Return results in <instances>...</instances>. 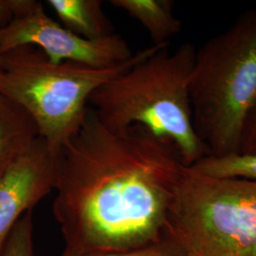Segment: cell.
Wrapping results in <instances>:
<instances>
[{
    "label": "cell",
    "instance_id": "6da1fadb",
    "mask_svg": "<svg viewBox=\"0 0 256 256\" xmlns=\"http://www.w3.org/2000/svg\"><path fill=\"white\" fill-rule=\"evenodd\" d=\"M184 167L170 142L138 126L108 128L88 108L58 153L52 210L62 256L162 241Z\"/></svg>",
    "mask_w": 256,
    "mask_h": 256
},
{
    "label": "cell",
    "instance_id": "7a4b0ae2",
    "mask_svg": "<svg viewBox=\"0 0 256 256\" xmlns=\"http://www.w3.org/2000/svg\"><path fill=\"white\" fill-rule=\"evenodd\" d=\"M196 50L184 43L148 55L93 92L88 101L108 128H146L174 146L185 166L210 155L192 122L189 82Z\"/></svg>",
    "mask_w": 256,
    "mask_h": 256
},
{
    "label": "cell",
    "instance_id": "3957f363",
    "mask_svg": "<svg viewBox=\"0 0 256 256\" xmlns=\"http://www.w3.org/2000/svg\"><path fill=\"white\" fill-rule=\"evenodd\" d=\"M189 92L194 128L209 156L239 153L256 104V10L196 52Z\"/></svg>",
    "mask_w": 256,
    "mask_h": 256
},
{
    "label": "cell",
    "instance_id": "277c9868",
    "mask_svg": "<svg viewBox=\"0 0 256 256\" xmlns=\"http://www.w3.org/2000/svg\"><path fill=\"white\" fill-rule=\"evenodd\" d=\"M168 45H152L126 62L106 68L54 63L36 46H18L3 54L0 93L27 110L36 122L40 137L58 154L81 128L93 92Z\"/></svg>",
    "mask_w": 256,
    "mask_h": 256
},
{
    "label": "cell",
    "instance_id": "5b68a950",
    "mask_svg": "<svg viewBox=\"0 0 256 256\" xmlns=\"http://www.w3.org/2000/svg\"><path fill=\"white\" fill-rule=\"evenodd\" d=\"M165 238L186 256H256V182L210 178L185 166Z\"/></svg>",
    "mask_w": 256,
    "mask_h": 256
},
{
    "label": "cell",
    "instance_id": "8992f818",
    "mask_svg": "<svg viewBox=\"0 0 256 256\" xmlns=\"http://www.w3.org/2000/svg\"><path fill=\"white\" fill-rule=\"evenodd\" d=\"M23 46H36L54 63L70 62L96 68L117 66L134 55L118 34L100 40L76 36L50 18L39 1L26 14L0 28L2 54Z\"/></svg>",
    "mask_w": 256,
    "mask_h": 256
},
{
    "label": "cell",
    "instance_id": "52a82bcc",
    "mask_svg": "<svg viewBox=\"0 0 256 256\" xmlns=\"http://www.w3.org/2000/svg\"><path fill=\"white\" fill-rule=\"evenodd\" d=\"M57 165L58 154L39 137L0 174V250L19 218L54 191Z\"/></svg>",
    "mask_w": 256,
    "mask_h": 256
},
{
    "label": "cell",
    "instance_id": "ba28073f",
    "mask_svg": "<svg viewBox=\"0 0 256 256\" xmlns=\"http://www.w3.org/2000/svg\"><path fill=\"white\" fill-rule=\"evenodd\" d=\"M39 137L36 122L27 110L0 93V174Z\"/></svg>",
    "mask_w": 256,
    "mask_h": 256
},
{
    "label": "cell",
    "instance_id": "9c48e42d",
    "mask_svg": "<svg viewBox=\"0 0 256 256\" xmlns=\"http://www.w3.org/2000/svg\"><path fill=\"white\" fill-rule=\"evenodd\" d=\"M61 25L76 36L100 40L114 34L101 0H48Z\"/></svg>",
    "mask_w": 256,
    "mask_h": 256
},
{
    "label": "cell",
    "instance_id": "30bf717a",
    "mask_svg": "<svg viewBox=\"0 0 256 256\" xmlns=\"http://www.w3.org/2000/svg\"><path fill=\"white\" fill-rule=\"evenodd\" d=\"M110 4L136 19L148 32L153 45L169 44L180 32L182 21L176 18L170 0H111Z\"/></svg>",
    "mask_w": 256,
    "mask_h": 256
},
{
    "label": "cell",
    "instance_id": "8fae6325",
    "mask_svg": "<svg viewBox=\"0 0 256 256\" xmlns=\"http://www.w3.org/2000/svg\"><path fill=\"white\" fill-rule=\"evenodd\" d=\"M198 174L216 178H243L256 182V153L208 156L188 166Z\"/></svg>",
    "mask_w": 256,
    "mask_h": 256
},
{
    "label": "cell",
    "instance_id": "7c38bea8",
    "mask_svg": "<svg viewBox=\"0 0 256 256\" xmlns=\"http://www.w3.org/2000/svg\"><path fill=\"white\" fill-rule=\"evenodd\" d=\"M0 256H36L32 210L25 212L10 230L0 250Z\"/></svg>",
    "mask_w": 256,
    "mask_h": 256
},
{
    "label": "cell",
    "instance_id": "4fadbf2b",
    "mask_svg": "<svg viewBox=\"0 0 256 256\" xmlns=\"http://www.w3.org/2000/svg\"><path fill=\"white\" fill-rule=\"evenodd\" d=\"M74 256H186V254L173 239L164 238L162 241L146 247L124 250L96 252Z\"/></svg>",
    "mask_w": 256,
    "mask_h": 256
},
{
    "label": "cell",
    "instance_id": "5bb4252c",
    "mask_svg": "<svg viewBox=\"0 0 256 256\" xmlns=\"http://www.w3.org/2000/svg\"><path fill=\"white\" fill-rule=\"evenodd\" d=\"M37 2L36 0H0V28L26 14Z\"/></svg>",
    "mask_w": 256,
    "mask_h": 256
},
{
    "label": "cell",
    "instance_id": "9a60e30c",
    "mask_svg": "<svg viewBox=\"0 0 256 256\" xmlns=\"http://www.w3.org/2000/svg\"><path fill=\"white\" fill-rule=\"evenodd\" d=\"M240 154L256 153V104L252 111L246 126L243 132L241 144L239 149Z\"/></svg>",
    "mask_w": 256,
    "mask_h": 256
},
{
    "label": "cell",
    "instance_id": "2e32d148",
    "mask_svg": "<svg viewBox=\"0 0 256 256\" xmlns=\"http://www.w3.org/2000/svg\"><path fill=\"white\" fill-rule=\"evenodd\" d=\"M2 76H3V54H2V52L0 50V88H1Z\"/></svg>",
    "mask_w": 256,
    "mask_h": 256
}]
</instances>
